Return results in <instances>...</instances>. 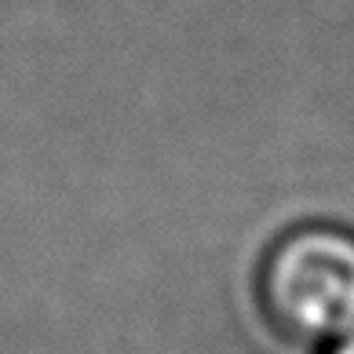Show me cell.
<instances>
[{
  "mask_svg": "<svg viewBox=\"0 0 354 354\" xmlns=\"http://www.w3.org/2000/svg\"><path fill=\"white\" fill-rule=\"evenodd\" d=\"M256 296L270 329L299 347H329L354 329V230L304 223L267 248Z\"/></svg>",
  "mask_w": 354,
  "mask_h": 354,
  "instance_id": "6da1fadb",
  "label": "cell"
},
{
  "mask_svg": "<svg viewBox=\"0 0 354 354\" xmlns=\"http://www.w3.org/2000/svg\"><path fill=\"white\" fill-rule=\"evenodd\" d=\"M325 354H354V329H351L347 336H339L336 344L325 347Z\"/></svg>",
  "mask_w": 354,
  "mask_h": 354,
  "instance_id": "7a4b0ae2",
  "label": "cell"
}]
</instances>
